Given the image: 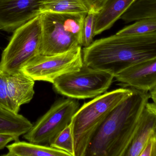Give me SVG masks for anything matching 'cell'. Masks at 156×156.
<instances>
[{
	"label": "cell",
	"mask_w": 156,
	"mask_h": 156,
	"mask_svg": "<svg viewBox=\"0 0 156 156\" xmlns=\"http://www.w3.org/2000/svg\"><path fill=\"white\" fill-rule=\"evenodd\" d=\"M85 65L115 77L135 64L156 58V31L141 35L117 34L93 41L82 49Z\"/></svg>",
	"instance_id": "6da1fadb"
},
{
	"label": "cell",
	"mask_w": 156,
	"mask_h": 156,
	"mask_svg": "<svg viewBox=\"0 0 156 156\" xmlns=\"http://www.w3.org/2000/svg\"><path fill=\"white\" fill-rule=\"evenodd\" d=\"M150 99L149 92L133 89V94L115 107L99 127L85 156H124Z\"/></svg>",
	"instance_id": "7a4b0ae2"
},
{
	"label": "cell",
	"mask_w": 156,
	"mask_h": 156,
	"mask_svg": "<svg viewBox=\"0 0 156 156\" xmlns=\"http://www.w3.org/2000/svg\"><path fill=\"white\" fill-rule=\"evenodd\" d=\"M133 89L120 88L104 93L79 108L72 120L75 156H85L89 144L111 112L131 96Z\"/></svg>",
	"instance_id": "3957f363"
},
{
	"label": "cell",
	"mask_w": 156,
	"mask_h": 156,
	"mask_svg": "<svg viewBox=\"0 0 156 156\" xmlns=\"http://www.w3.org/2000/svg\"><path fill=\"white\" fill-rule=\"evenodd\" d=\"M87 14H40V54L57 55L82 46L83 27Z\"/></svg>",
	"instance_id": "277c9868"
},
{
	"label": "cell",
	"mask_w": 156,
	"mask_h": 156,
	"mask_svg": "<svg viewBox=\"0 0 156 156\" xmlns=\"http://www.w3.org/2000/svg\"><path fill=\"white\" fill-rule=\"evenodd\" d=\"M13 32L0 61V69L5 75L21 72L29 60L40 54L41 26L39 15Z\"/></svg>",
	"instance_id": "5b68a950"
},
{
	"label": "cell",
	"mask_w": 156,
	"mask_h": 156,
	"mask_svg": "<svg viewBox=\"0 0 156 156\" xmlns=\"http://www.w3.org/2000/svg\"><path fill=\"white\" fill-rule=\"evenodd\" d=\"M114 77L83 63L79 70L58 78L53 84L57 93L76 100L94 98L105 93L112 85Z\"/></svg>",
	"instance_id": "8992f818"
},
{
	"label": "cell",
	"mask_w": 156,
	"mask_h": 156,
	"mask_svg": "<svg viewBox=\"0 0 156 156\" xmlns=\"http://www.w3.org/2000/svg\"><path fill=\"white\" fill-rule=\"evenodd\" d=\"M79 108L76 99L68 98L56 101L30 131L23 135V138L34 143L50 144L70 124Z\"/></svg>",
	"instance_id": "52a82bcc"
},
{
	"label": "cell",
	"mask_w": 156,
	"mask_h": 156,
	"mask_svg": "<svg viewBox=\"0 0 156 156\" xmlns=\"http://www.w3.org/2000/svg\"><path fill=\"white\" fill-rule=\"evenodd\" d=\"M83 65L81 46L55 55L38 54L21 71L35 81L53 83L59 77L79 70Z\"/></svg>",
	"instance_id": "ba28073f"
},
{
	"label": "cell",
	"mask_w": 156,
	"mask_h": 156,
	"mask_svg": "<svg viewBox=\"0 0 156 156\" xmlns=\"http://www.w3.org/2000/svg\"><path fill=\"white\" fill-rule=\"evenodd\" d=\"M41 0H0V29L13 32L39 16Z\"/></svg>",
	"instance_id": "9c48e42d"
},
{
	"label": "cell",
	"mask_w": 156,
	"mask_h": 156,
	"mask_svg": "<svg viewBox=\"0 0 156 156\" xmlns=\"http://www.w3.org/2000/svg\"><path fill=\"white\" fill-rule=\"evenodd\" d=\"M115 78L125 86L149 92L156 87V58L131 66Z\"/></svg>",
	"instance_id": "30bf717a"
},
{
	"label": "cell",
	"mask_w": 156,
	"mask_h": 156,
	"mask_svg": "<svg viewBox=\"0 0 156 156\" xmlns=\"http://www.w3.org/2000/svg\"><path fill=\"white\" fill-rule=\"evenodd\" d=\"M6 94L12 111L18 114L20 107L29 103L34 95L35 81L22 71L5 75Z\"/></svg>",
	"instance_id": "8fae6325"
},
{
	"label": "cell",
	"mask_w": 156,
	"mask_h": 156,
	"mask_svg": "<svg viewBox=\"0 0 156 156\" xmlns=\"http://www.w3.org/2000/svg\"><path fill=\"white\" fill-rule=\"evenodd\" d=\"M156 132V113L148 102L143 111L133 137L124 156H140L152 134Z\"/></svg>",
	"instance_id": "7c38bea8"
},
{
	"label": "cell",
	"mask_w": 156,
	"mask_h": 156,
	"mask_svg": "<svg viewBox=\"0 0 156 156\" xmlns=\"http://www.w3.org/2000/svg\"><path fill=\"white\" fill-rule=\"evenodd\" d=\"M136 0H107L96 14L94 36L110 29Z\"/></svg>",
	"instance_id": "4fadbf2b"
},
{
	"label": "cell",
	"mask_w": 156,
	"mask_h": 156,
	"mask_svg": "<svg viewBox=\"0 0 156 156\" xmlns=\"http://www.w3.org/2000/svg\"><path fill=\"white\" fill-rule=\"evenodd\" d=\"M8 153L2 156H70L68 153L51 147L20 141L6 146Z\"/></svg>",
	"instance_id": "5bb4252c"
},
{
	"label": "cell",
	"mask_w": 156,
	"mask_h": 156,
	"mask_svg": "<svg viewBox=\"0 0 156 156\" xmlns=\"http://www.w3.org/2000/svg\"><path fill=\"white\" fill-rule=\"evenodd\" d=\"M33 125L19 114L0 108V133L13 135L19 137L27 133Z\"/></svg>",
	"instance_id": "9a60e30c"
},
{
	"label": "cell",
	"mask_w": 156,
	"mask_h": 156,
	"mask_svg": "<svg viewBox=\"0 0 156 156\" xmlns=\"http://www.w3.org/2000/svg\"><path fill=\"white\" fill-rule=\"evenodd\" d=\"M40 13L87 14L89 9L84 0H41Z\"/></svg>",
	"instance_id": "2e32d148"
},
{
	"label": "cell",
	"mask_w": 156,
	"mask_h": 156,
	"mask_svg": "<svg viewBox=\"0 0 156 156\" xmlns=\"http://www.w3.org/2000/svg\"><path fill=\"white\" fill-rule=\"evenodd\" d=\"M149 17L156 18V0H136L120 19L128 23Z\"/></svg>",
	"instance_id": "e0dca14e"
},
{
	"label": "cell",
	"mask_w": 156,
	"mask_h": 156,
	"mask_svg": "<svg viewBox=\"0 0 156 156\" xmlns=\"http://www.w3.org/2000/svg\"><path fill=\"white\" fill-rule=\"evenodd\" d=\"M156 31V18H143L135 21L118 31V35H141L153 33Z\"/></svg>",
	"instance_id": "ac0fdd59"
},
{
	"label": "cell",
	"mask_w": 156,
	"mask_h": 156,
	"mask_svg": "<svg viewBox=\"0 0 156 156\" xmlns=\"http://www.w3.org/2000/svg\"><path fill=\"white\" fill-rule=\"evenodd\" d=\"M49 146L65 151L70 156H75L74 139L70 124L54 139Z\"/></svg>",
	"instance_id": "d6986e66"
},
{
	"label": "cell",
	"mask_w": 156,
	"mask_h": 156,
	"mask_svg": "<svg viewBox=\"0 0 156 156\" xmlns=\"http://www.w3.org/2000/svg\"><path fill=\"white\" fill-rule=\"evenodd\" d=\"M96 14L88 13L83 21L82 46L87 47L93 42Z\"/></svg>",
	"instance_id": "ffe728a7"
},
{
	"label": "cell",
	"mask_w": 156,
	"mask_h": 156,
	"mask_svg": "<svg viewBox=\"0 0 156 156\" xmlns=\"http://www.w3.org/2000/svg\"><path fill=\"white\" fill-rule=\"evenodd\" d=\"M0 108L12 111L6 94V78L0 69Z\"/></svg>",
	"instance_id": "44dd1931"
},
{
	"label": "cell",
	"mask_w": 156,
	"mask_h": 156,
	"mask_svg": "<svg viewBox=\"0 0 156 156\" xmlns=\"http://www.w3.org/2000/svg\"><path fill=\"white\" fill-rule=\"evenodd\" d=\"M140 156H156V132L147 140Z\"/></svg>",
	"instance_id": "7402d4cb"
},
{
	"label": "cell",
	"mask_w": 156,
	"mask_h": 156,
	"mask_svg": "<svg viewBox=\"0 0 156 156\" xmlns=\"http://www.w3.org/2000/svg\"><path fill=\"white\" fill-rule=\"evenodd\" d=\"M89 9V13L97 14L102 9L107 0H84Z\"/></svg>",
	"instance_id": "603a6c76"
},
{
	"label": "cell",
	"mask_w": 156,
	"mask_h": 156,
	"mask_svg": "<svg viewBox=\"0 0 156 156\" xmlns=\"http://www.w3.org/2000/svg\"><path fill=\"white\" fill-rule=\"evenodd\" d=\"M19 141V137L13 135L6 133H0V150L6 147L7 145L12 141Z\"/></svg>",
	"instance_id": "cb8c5ba5"
},
{
	"label": "cell",
	"mask_w": 156,
	"mask_h": 156,
	"mask_svg": "<svg viewBox=\"0 0 156 156\" xmlns=\"http://www.w3.org/2000/svg\"><path fill=\"white\" fill-rule=\"evenodd\" d=\"M150 99H151L153 103L156 106V87L149 92Z\"/></svg>",
	"instance_id": "d4e9b609"
},
{
	"label": "cell",
	"mask_w": 156,
	"mask_h": 156,
	"mask_svg": "<svg viewBox=\"0 0 156 156\" xmlns=\"http://www.w3.org/2000/svg\"><path fill=\"white\" fill-rule=\"evenodd\" d=\"M152 106H153V108H154V110L155 111L156 113V106L153 103V102L152 103Z\"/></svg>",
	"instance_id": "484cf974"
}]
</instances>
